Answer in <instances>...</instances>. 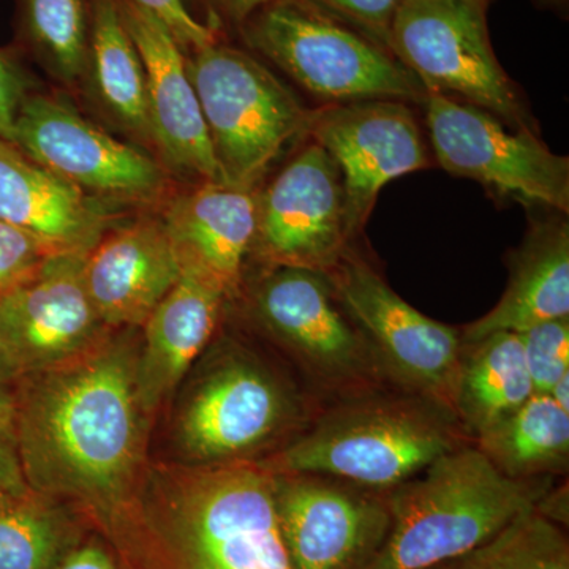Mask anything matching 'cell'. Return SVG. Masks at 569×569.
<instances>
[{
  "label": "cell",
  "instance_id": "cell-1",
  "mask_svg": "<svg viewBox=\"0 0 569 569\" xmlns=\"http://www.w3.org/2000/svg\"><path fill=\"white\" fill-rule=\"evenodd\" d=\"M137 366L116 342L21 378L11 419L33 492L81 501L108 526L121 516L141 458Z\"/></svg>",
  "mask_w": 569,
  "mask_h": 569
},
{
  "label": "cell",
  "instance_id": "cell-2",
  "mask_svg": "<svg viewBox=\"0 0 569 569\" xmlns=\"http://www.w3.org/2000/svg\"><path fill=\"white\" fill-rule=\"evenodd\" d=\"M111 530L130 569H293L274 475L254 462L189 471Z\"/></svg>",
  "mask_w": 569,
  "mask_h": 569
},
{
  "label": "cell",
  "instance_id": "cell-3",
  "mask_svg": "<svg viewBox=\"0 0 569 569\" xmlns=\"http://www.w3.org/2000/svg\"><path fill=\"white\" fill-rule=\"evenodd\" d=\"M468 443L475 440L451 408L387 385L326 403L287 447L254 463L271 473L325 475L391 492Z\"/></svg>",
  "mask_w": 569,
  "mask_h": 569
},
{
  "label": "cell",
  "instance_id": "cell-4",
  "mask_svg": "<svg viewBox=\"0 0 569 569\" xmlns=\"http://www.w3.org/2000/svg\"><path fill=\"white\" fill-rule=\"evenodd\" d=\"M553 486L556 478H509L477 445H463L388 492L391 526L366 569H436L460 559Z\"/></svg>",
  "mask_w": 569,
  "mask_h": 569
},
{
  "label": "cell",
  "instance_id": "cell-5",
  "mask_svg": "<svg viewBox=\"0 0 569 569\" xmlns=\"http://www.w3.org/2000/svg\"><path fill=\"white\" fill-rule=\"evenodd\" d=\"M241 28L253 50L328 103L425 100V86L385 44L313 0H269Z\"/></svg>",
  "mask_w": 569,
  "mask_h": 569
},
{
  "label": "cell",
  "instance_id": "cell-6",
  "mask_svg": "<svg viewBox=\"0 0 569 569\" xmlns=\"http://www.w3.org/2000/svg\"><path fill=\"white\" fill-rule=\"evenodd\" d=\"M187 70L220 181L254 190L283 149L307 133L312 111L252 54L219 41L193 51Z\"/></svg>",
  "mask_w": 569,
  "mask_h": 569
},
{
  "label": "cell",
  "instance_id": "cell-7",
  "mask_svg": "<svg viewBox=\"0 0 569 569\" xmlns=\"http://www.w3.org/2000/svg\"><path fill=\"white\" fill-rule=\"evenodd\" d=\"M253 313L305 370L321 407L395 385L325 272L271 266L254 287Z\"/></svg>",
  "mask_w": 569,
  "mask_h": 569
},
{
  "label": "cell",
  "instance_id": "cell-8",
  "mask_svg": "<svg viewBox=\"0 0 569 569\" xmlns=\"http://www.w3.org/2000/svg\"><path fill=\"white\" fill-rule=\"evenodd\" d=\"M320 408L260 359L233 348L198 383L179 436L186 455L204 466L253 462L280 438L298 437Z\"/></svg>",
  "mask_w": 569,
  "mask_h": 569
},
{
  "label": "cell",
  "instance_id": "cell-9",
  "mask_svg": "<svg viewBox=\"0 0 569 569\" xmlns=\"http://www.w3.org/2000/svg\"><path fill=\"white\" fill-rule=\"evenodd\" d=\"M388 48L421 81L492 112L511 127H530L515 82L490 41L488 9L468 0H400Z\"/></svg>",
  "mask_w": 569,
  "mask_h": 569
},
{
  "label": "cell",
  "instance_id": "cell-10",
  "mask_svg": "<svg viewBox=\"0 0 569 569\" xmlns=\"http://www.w3.org/2000/svg\"><path fill=\"white\" fill-rule=\"evenodd\" d=\"M437 162L526 206L569 212V160L550 151L531 127H511L492 112L443 93L422 100Z\"/></svg>",
  "mask_w": 569,
  "mask_h": 569
},
{
  "label": "cell",
  "instance_id": "cell-11",
  "mask_svg": "<svg viewBox=\"0 0 569 569\" xmlns=\"http://www.w3.org/2000/svg\"><path fill=\"white\" fill-rule=\"evenodd\" d=\"M325 274L348 317L369 340L389 380L452 410L463 348L460 329L408 305L353 250L347 249Z\"/></svg>",
  "mask_w": 569,
  "mask_h": 569
},
{
  "label": "cell",
  "instance_id": "cell-12",
  "mask_svg": "<svg viewBox=\"0 0 569 569\" xmlns=\"http://www.w3.org/2000/svg\"><path fill=\"white\" fill-rule=\"evenodd\" d=\"M13 142L52 174L99 200L146 203L167 190V173L156 160L54 97H26Z\"/></svg>",
  "mask_w": 569,
  "mask_h": 569
},
{
  "label": "cell",
  "instance_id": "cell-13",
  "mask_svg": "<svg viewBox=\"0 0 569 569\" xmlns=\"http://www.w3.org/2000/svg\"><path fill=\"white\" fill-rule=\"evenodd\" d=\"M274 475L277 522L293 569H366L391 526L388 492L312 473Z\"/></svg>",
  "mask_w": 569,
  "mask_h": 569
},
{
  "label": "cell",
  "instance_id": "cell-14",
  "mask_svg": "<svg viewBox=\"0 0 569 569\" xmlns=\"http://www.w3.org/2000/svg\"><path fill=\"white\" fill-rule=\"evenodd\" d=\"M307 134L339 168L351 238L361 233L387 183L430 163L417 118L400 100L325 104L310 114Z\"/></svg>",
  "mask_w": 569,
  "mask_h": 569
},
{
  "label": "cell",
  "instance_id": "cell-15",
  "mask_svg": "<svg viewBox=\"0 0 569 569\" xmlns=\"http://www.w3.org/2000/svg\"><path fill=\"white\" fill-rule=\"evenodd\" d=\"M350 239L339 168L310 141L257 192L252 252L269 266L328 272Z\"/></svg>",
  "mask_w": 569,
  "mask_h": 569
},
{
  "label": "cell",
  "instance_id": "cell-16",
  "mask_svg": "<svg viewBox=\"0 0 569 569\" xmlns=\"http://www.w3.org/2000/svg\"><path fill=\"white\" fill-rule=\"evenodd\" d=\"M86 254H51L0 299V342L20 377L44 372L96 347L107 328L86 288Z\"/></svg>",
  "mask_w": 569,
  "mask_h": 569
},
{
  "label": "cell",
  "instance_id": "cell-17",
  "mask_svg": "<svg viewBox=\"0 0 569 569\" xmlns=\"http://www.w3.org/2000/svg\"><path fill=\"white\" fill-rule=\"evenodd\" d=\"M119 9L144 67L153 144L178 173L222 183L181 44L162 20L133 0H119Z\"/></svg>",
  "mask_w": 569,
  "mask_h": 569
},
{
  "label": "cell",
  "instance_id": "cell-18",
  "mask_svg": "<svg viewBox=\"0 0 569 569\" xmlns=\"http://www.w3.org/2000/svg\"><path fill=\"white\" fill-rule=\"evenodd\" d=\"M86 288L107 328L142 326L181 277L162 220L108 230L86 254Z\"/></svg>",
  "mask_w": 569,
  "mask_h": 569
},
{
  "label": "cell",
  "instance_id": "cell-19",
  "mask_svg": "<svg viewBox=\"0 0 569 569\" xmlns=\"http://www.w3.org/2000/svg\"><path fill=\"white\" fill-rule=\"evenodd\" d=\"M181 269L238 293L257 231V190L203 182L170 201L162 219Z\"/></svg>",
  "mask_w": 569,
  "mask_h": 569
},
{
  "label": "cell",
  "instance_id": "cell-20",
  "mask_svg": "<svg viewBox=\"0 0 569 569\" xmlns=\"http://www.w3.org/2000/svg\"><path fill=\"white\" fill-rule=\"evenodd\" d=\"M0 220L56 253L91 252L110 230V209L41 167L14 142L0 140Z\"/></svg>",
  "mask_w": 569,
  "mask_h": 569
},
{
  "label": "cell",
  "instance_id": "cell-21",
  "mask_svg": "<svg viewBox=\"0 0 569 569\" xmlns=\"http://www.w3.org/2000/svg\"><path fill=\"white\" fill-rule=\"evenodd\" d=\"M228 296L208 277L181 269V277L146 320L137 377L144 410L159 406L186 376L219 323Z\"/></svg>",
  "mask_w": 569,
  "mask_h": 569
},
{
  "label": "cell",
  "instance_id": "cell-22",
  "mask_svg": "<svg viewBox=\"0 0 569 569\" xmlns=\"http://www.w3.org/2000/svg\"><path fill=\"white\" fill-rule=\"evenodd\" d=\"M569 317V227L567 220L535 223L509 260L500 301L485 317L460 329L462 342L493 332H523L542 321Z\"/></svg>",
  "mask_w": 569,
  "mask_h": 569
},
{
  "label": "cell",
  "instance_id": "cell-23",
  "mask_svg": "<svg viewBox=\"0 0 569 569\" xmlns=\"http://www.w3.org/2000/svg\"><path fill=\"white\" fill-rule=\"evenodd\" d=\"M535 395L518 332H493L463 343L452 410L478 440Z\"/></svg>",
  "mask_w": 569,
  "mask_h": 569
},
{
  "label": "cell",
  "instance_id": "cell-24",
  "mask_svg": "<svg viewBox=\"0 0 569 569\" xmlns=\"http://www.w3.org/2000/svg\"><path fill=\"white\" fill-rule=\"evenodd\" d=\"M108 114L122 129L151 140L140 52L123 24L119 0H91L88 73Z\"/></svg>",
  "mask_w": 569,
  "mask_h": 569
},
{
  "label": "cell",
  "instance_id": "cell-25",
  "mask_svg": "<svg viewBox=\"0 0 569 569\" xmlns=\"http://www.w3.org/2000/svg\"><path fill=\"white\" fill-rule=\"evenodd\" d=\"M475 445L509 478L563 477L569 467V411L548 395H533Z\"/></svg>",
  "mask_w": 569,
  "mask_h": 569
},
{
  "label": "cell",
  "instance_id": "cell-26",
  "mask_svg": "<svg viewBox=\"0 0 569 569\" xmlns=\"http://www.w3.org/2000/svg\"><path fill=\"white\" fill-rule=\"evenodd\" d=\"M81 539L50 497L32 489L0 497V569H54Z\"/></svg>",
  "mask_w": 569,
  "mask_h": 569
},
{
  "label": "cell",
  "instance_id": "cell-27",
  "mask_svg": "<svg viewBox=\"0 0 569 569\" xmlns=\"http://www.w3.org/2000/svg\"><path fill=\"white\" fill-rule=\"evenodd\" d=\"M26 43L63 82L88 73L91 0H18Z\"/></svg>",
  "mask_w": 569,
  "mask_h": 569
},
{
  "label": "cell",
  "instance_id": "cell-28",
  "mask_svg": "<svg viewBox=\"0 0 569 569\" xmlns=\"http://www.w3.org/2000/svg\"><path fill=\"white\" fill-rule=\"evenodd\" d=\"M436 569H569V541L563 527L533 508L485 545Z\"/></svg>",
  "mask_w": 569,
  "mask_h": 569
},
{
  "label": "cell",
  "instance_id": "cell-29",
  "mask_svg": "<svg viewBox=\"0 0 569 569\" xmlns=\"http://www.w3.org/2000/svg\"><path fill=\"white\" fill-rule=\"evenodd\" d=\"M519 337L535 395H549L569 373V317L542 321Z\"/></svg>",
  "mask_w": 569,
  "mask_h": 569
},
{
  "label": "cell",
  "instance_id": "cell-30",
  "mask_svg": "<svg viewBox=\"0 0 569 569\" xmlns=\"http://www.w3.org/2000/svg\"><path fill=\"white\" fill-rule=\"evenodd\" d=\"M51 254L39 238L0 220V299L32 279Z\"/></svg>",
  "mask_w": 569,
  "mask_h": 569
},
{
  "label": "cell",
  "instance_id": "cell-31",
  "mask_svg": "<svg viewBox=\"0 0 569 569\" xmlns=\"http://www.w3.org/2000/svg\"><path fill=\"white\" fill-rule=\"evenodd\" d=\"M313 2L388 48L389 29L400 0H313Z\"/></svg>",
  "mask_w": 569,
  "mask_h": 569
},
{
  "label": "cell",
  "instance_id": "cell-32",
  "mask_svg": "<svg viewBox=\"0 0 569 569\" xmlns=\"http://www.w3.org/2000/svg\"><path fill=\"white\" fill-rule=\"evenodd\" d=\"M156 14L170 29L183 51H197L216 43V33L190 13L182 0H133Z\"/></svg>",
  "mask_w": 569,
  "mask_h": 569
},
{
  "label": "cell",
  "instance_id": "cell-33",
  "mask_svg": "<svg viewBox=\"0 0 569 569\" xmlns=\"http://www.w3.org/2000/svg\"><path fill=\"white\" fill-rule=\"evenodd\" d=\"M29 96V80L20 63L0 50V140L13 142L18 112Z\"/></svg>",
  "mask_w": 569,
  "mask_h": 569
},
{
  "label": "cell",
  "instance_id": "cell-34",
  "mask_svg": "<svg viewBox=\"0 0 569 569\" xmlns=\"http://www.w3.org/2000/svg\"><path fill=\"white\" fill-rule=\"evenodd\" d=\"M13 419L0 417V497L28 492Z\"/></svg>",
  "mask_w": 569,
  "mask_h": 569
},
{
  "label": "cell",
  "instance_id": "cell-35",
  "mask_svg": "<svg viewBox=\"0 0 569 569\" xmlns=\"http://www.w3.org/2000/svg\"><path fill=\"white\" fill-rule=\"evenodd\" d=\"M54 569H122L121 561L116 559L99 539L78 542L59 560Z\"/></svg>",
  "mask_w": 569,
  "mask_h": 569
},
{
  "label": "cell",
  "instance_id": "cell-36",
  "mask_svg": "<svg viewBox=\"0 0 569 569\" xmlns=\"http://www.w3.org/2000/svg\"><path fill=\"white\" fill-rule=\"evenodd\" d=\"M21 377L11 365L6 348L0 342V417H13L14 399Z\"/></svg>",
  "mask_w": 569,
  "mask_h": 569
},
{
  "label": "cell",
  "instance_id": "cell-37",
  "mask_svg": "<svg viewBox=\"0 0 569 569\" xmlns=\"http://www.w3.org/2000/svg\"><path fill=\"white\" fill-rule=\"evenodd\" d=\"M206 2L220 18L242 26L254 11L260 10L269 0H206Z\"/></svg>",
  "mask_w": 569,
  "mask_h": 569
},
{
  "label": "cell",
  "instance_id": "cell-38",
  "mask_svg": "<svg viewBox=\"0 0 569 569\" xmlns=\"http://www.w3.org/2000/svg\"><path fill=\"white\" fill-rule=\"evenodd\" d=\"M548 396L561 410L569 411V373L561 377L560 380L553 385Z\"/></svg>",
  "mask_w": 569,
  "mask_h": 569
},
{
  "label": "cell",
  "instance_id": "cell-39",
  "mask_svg": "<svg viewBox=\"0 0 569 569\" xmlns=\"http://www.w3.org/2000/svg\"><path fill=\"white\" fill-rule=\"evenodd\" d=\"M468 2L478 3V6L486 7V9H489L490 0H468Z\"/></svg>",
  "mask_w": 569,
  "mask_h": 569
},
{
  "label": "cell",
  "instance_id": "cell-40",
  "mask_svg": "<svg viewBox=\"0 0 569 569\" xmlns=\"http://www.w3.org/2000/svg\"><path fill=\"white\" fill-rule=\"evenodd\" d=\"M549 2H559V3H561V2H563V0H549Z\"/></svg>",
  "mask_w": 569,
  "mask_h": 569
}]
</instances>
